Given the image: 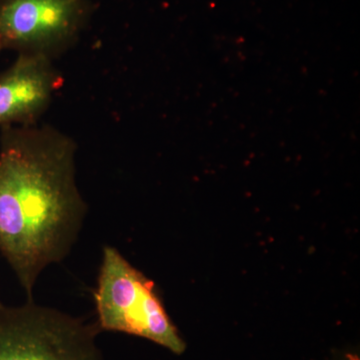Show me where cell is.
<instances>
[{"mask_svg": "<svg viewBox=\"0 0 360 360\" xmlns=\"http://www.w3.org/2000/svg\"><path fill=\"white\" fill-rule=\"evenodd\" d=\"M343 360H359V357L356 354H347L345 355V359Z\"/></svg>", "mask_w": 360, "mask_h": 360, "instance_id": "6", "label": "cell"}, {"mask_svg": "<svg viewBox=\"0 0 360 360\" xmlns=\"http://www.w3.org/2000/svg\"><path fill=\"white\" fill-rule=\"evenodd\" d=\"M63 84L52 59L18 54L13 65L0 73V127L37 124Z\"/></svg>", "mask_w": 360, "mask_h": 360, "instance_id": "5", "label": "cell"}, {"mask_svg": "<svg viewBox=\"0 0 360 360\" xmlns=\"http://www.w3.org/2000/svg\"><path fill=\"white\" fill-rule=\"evenodd\" d=\"M1 49H1V45H0V51H1Z\"/></svg>", "mask_w": 360, "mask_h": 360, "instance_id": "7", "label": "cell"}, {"mask_svg": "<svg viewBox=\"0 0 360 360\" xmlns=\"http://www.w3.org/2000/svg\"><path fill=\"white\" fill-rule=\"evenodd\" d=\"M75 155V141L49 125L0 127V253L27 300L41 272L70 255L84 224Z\"/></svg>", "mask_w": 360, "mask_h": 360, "instance_id": "1", "label": "cell"}, {"mask_svg": "<svg viewBox=\"0 0 360 360\" xmlns=\"http://www.w3.org/2000/svg\"><path fill=\"white\" fill-rule=\"evenodd\" d=\"M101 333L89 323L27 300L0 304V360H103Z\"/></svg>", "mask_w": 360, "mask_h": 360, "instance_id": "3", "label": "cell"}, {"mask_svg": "<svg viewBox=\"0 0 360 360\" xmlns=\"http://www.w3.org/2000/svg\"><path fill=\"white\" fill-rule=\"evenodd\" d=\"M84 15L82 0H0V45L53 60L72 45Z\"/></svg>", "mask_w": 360, "mask_h": 360, "instance_id": "4", "label": "cell"}, {"mask_svg": "<svg viewBox=\"0 0 360 360\" xmlns=\"http://www.w3.org/2000/svg\"><path fill=\"white\" fill-rule=\"evenodd\" d=\"M0 304H1V302H0Z\"/></svg>", "mask_w": 360, "mask_h": 360, "instance_id": "8", "label": "cell"}, {"mask_svg": "<svg viewBox=\"0 0 360 360\" xmlns=\"http://www.w3.org/2000/svg\"><path fill=\"white\" fill-rule=\"evenodd\" d=\"M94 297L101 333L139 336L176 355L186 352V341L168 316L155 283L112 246L103 248Z\"/></svg>", "mask_w": 360, "mask_h": 360, "instance_id": "2", "label": "cell"}]
</instances>
